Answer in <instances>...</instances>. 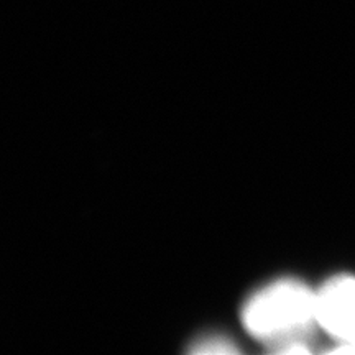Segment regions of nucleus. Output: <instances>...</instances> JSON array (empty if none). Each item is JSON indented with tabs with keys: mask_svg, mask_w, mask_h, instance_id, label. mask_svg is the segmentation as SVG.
<instances>
[{
	"mask_svg": "<svg viewBox=\"0 0 355 355\" xmlns=\"http://www.w3.org/2000/svg\"><path fill=\"white\" fill-rule=\"evenodd\" d=\"M193 354H204V355H212V354H237L239 349L232 340H229L227 337L224 336H207L202 337L194 343L193 349H191Z\"/></svg>",
	"mask_w": 355,
	"mask_h": 355,
	"instance_id": "3",
	"label": "nucleus"
},
{
	"mask_svg": "<svg viewBox=\"0 0 355 355\" xmlns=\"http://www.w3.org/2000/svg\"><path fill=\"white\" fill-rule=\"evenodd\" d=\"M318 324L343 345L334 352L355 354V278H332L316 291Z\"/></svg>",
	"mask_w": 355,
	"mask_h": 355,
	"instance_id": "2",
	"label": "nucleus"
},
{
	"mask_svg": "<svg viewBox=\"0 0 355 355\" xmlns=\"http://www.w3.org/2000/svg\"><path fill=\"white\" fill-rule=\"evenodd\" d=\"M242 321L273 352H308L304 337L318 324L316 291L300 279H277L250 296L242 309Z\"/></svg>",
	"mask_w": 355,
	"mask_h": 355,
	"instance_id": "1",
	"label": "nucleus"
}]
</instances>
